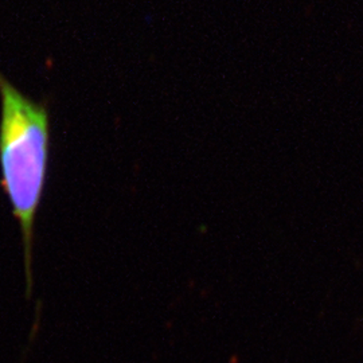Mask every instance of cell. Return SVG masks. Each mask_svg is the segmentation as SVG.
<instances>
[{"instance_id":"cell-1","label":"cell","mask_w":363,"mask_h":363,"mask_svg":"<svg viewBox=\"0 0 363 363\" xmlns=\"http://www.w3.org/2000/svg\"><path fill=\"white\" fill-rule=\"evenodd\" d=\"M0 169L22 234L26 294L31 295L34 232L46 186L50 154V118L46 105L18 91L0 72Z\"/></svg>"}]
</instances>
